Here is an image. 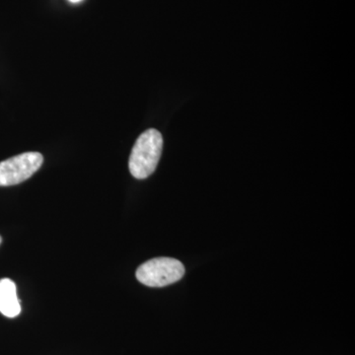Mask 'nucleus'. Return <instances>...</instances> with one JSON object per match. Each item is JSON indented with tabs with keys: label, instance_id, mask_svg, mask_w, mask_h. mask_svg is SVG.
I'll return each mask as SVG.
<instances>
[{
	"label": "nucleus",
	"instance_id": "f03ea898",
	"mask_svg": "<svg viewBox=\"0 0 355 355\" xmlns=\"http://www.w3.org/2000/svg\"><path fill=\"white\" fill-rule=\"evenodd\" d=\"M184 275L183 263L172 258H156L147 261L135 272L137 280L149 287L170 286L182 279Z\"/></svg>",
	"mask_w": 355,
	"mask_h": 355
},
{
	"label": "nucleus",
	"instance_id": "39448f33",
	"mask_svg": "<svg viewBox=\"0 0 355 355\" xmlns=\"http://www.w3.org/2000/svg\"><path fill=\"white\" fill-rule=\"evenodd\" d=\"M71 3H79V2L83 1V0H69Z\"/></svg>",
	"mask_w": 355,
	"mask_h": 355
},
{
	"label": "nucleus",
	"instance_id": "423d86ee",
	"mask_svg": "<svg viewBox=\"0 0 355 355\" xmlns=\"http://www.w3.org/2000/svg\"><path fill=\"white\" fill-rule=\"evenodd\" d=\"M2 242V238H1V236H0V243Z\"/></svg>",
	"mask_w": 355,
	"mask_h": 355
},
{
	"label": "nucleus",
	"instance_id": "20e7f679",
	"mask_svg": "<svg viewBox=\"0 0 355 355\" xmlns=\"http://www.w3.org/2000/svg\"><path fill=\"white\" fill-rule=\"evenodd\" d=\"M0 313L8 318H15L21 313L20 300L13 280L0 279Z\"/></svg>",
	"mask_w": 355,
	"mask_h": 355
},
{
	"label": "nucleus",
	"instance_id": "7ed1b4c3",
	"mask_svg": "<svg viewBox=\"0 0 355 355\" xmlns=\"http://www.w3.org/2000/svg\"><path fill=\"white\" fill-rule=\"evenodd\" d=\"M44 162L39 153H26L0 162V187L15 186L30 179Z\"/></svg>",
	"mask_w": 355,
	"mask_h": 355
},
{
	"label": "nucleus",
	"instance_id": "f257e3e1",
	"mask_svg": "<svg viewBox=\"0 0 355 355\" xmlns=\"http://www.w3.org/2000/svg\"><path fill=\"white\" fill-rule=\"evenodd\" d=\"M163 137L157 130L150 128L141 133L130 153L128 168L135 179H146L153 174L162 154Z\"/></svg>",
	"mask_w": 355,
	"mask_h": 355
}]
</instances>
